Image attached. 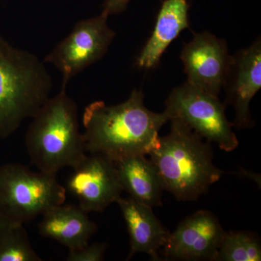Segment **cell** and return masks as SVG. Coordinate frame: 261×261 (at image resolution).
Masks as SVG:
<instances>
[{
	"mask_svg": "<svg viewBox=\"0 0 261 261\" xmlns=\"http://www.w3.org/2000/svg\"><path fill=\"white\" fill-rule=\"evenodd\" d=\"M144 97L141 89H135L121 104L107 106L102 101H95L87 106L82 120L86 152L113 163L148 154L169 117L165 112L147 109Z\"/></svg>",
	"mask_w": 261,
	"mask_h": 261,
	"instance_id": "obj_1",
	"label": "cell"
},
{
	"mask_svg": "<svg viewBox=\"0 0 261 261\" xmlns=\"http://www.w3.org/2000/svg\"><path fill=\"white\" fill-rule=\"evenodd\" d=\"M171 121V129L159 137L149 152L164 190L178 200H197L219 181L222 171L214 163L211 142L196 133L178 118Z\"/></svg>",
	"mask_w": 261,
	"mask_h": 261,
	"instance_id": "obj_2",
	"label": "cell"
},
{
	"mask_svg": "<svg viewBox=\"0 0 261 261\" xmlns=\"http://www.w3.org/2000/svg\"><path fill=\"white\" fill-rule=\"evenodd\" d=\"M67 84L32 117L25 144L31 162L42 172L57 174L73 168L87 156L79 123L78 106L67 93Z\"/></svg>",
	"mask_w": 261,
	"mask_h": 261,
	"instance_id": "obj_3",
	"label": "cell"
},
{
	"mask_svg": "<svg viewBox=\"0 0 261 261\" xmlns=\"http://www.w3.org/2000/svg\"><path fill=\"white\" fill-rule=\"evenodd\" d=\"M53 80L44 63L0 37V139L15 133L50 97Z\"/></svg>",
	"mask_w": 261,
	"mask_h": 261,
	"instance_id": "obj_4",
	"label": "cell"
},
{
	"mask_svg": "<svg viewBox=\"0 0 261 261\" xmlns=\"http://www.w3.org/2000/svg\"><path fill=\"white\" fill-rule=\"evenodd\" d=\"M65 199L56 174L34 172L21 163L0 165V214L12 224L30 222Z\"/></svg>",
	"mask_w": 261,
	"mask_h": 261,
	"instance_id": "obj_5",
	"label": "cell"
},
{
	"mask_svg": "<svg viewBox=\"0 0 261 261\" xmlns=\"http://www.w3.org/2000/svg\"><path fill=\"white\" fill-rule=\"evenodd\" d=\"M169 120L178 118L207 142H214L226 152L239 145L232 123L225 113L226 106L213 95L188 82L173 89L165 102Z\"/></svg>",
	"mask_w": 261,
	"mask_h": 261,
	"instance_id": "obj_6",
	"label": "cell"
},
{
	"mask_svg": "<svg viewBox=\"0 0 261 261\" xmlns=\"http://www.w3.org/2000/svg\"><path fill=\"white\" fill-rule=\"evenodd\" d=\"M108 16L100 13L82 20L70 34L47 55L44 63H51L61 72L63 84L87 67L102 59L116 37L108 24Z\"/></svg>",
	"mask_w": 261,
	"mask_h": 261,
	"instance_id": "obj_7",
	"label": "cell"
},
{
	"mask_svg": "<svg viewBox=\"0 0 261 261\" xmlns=\"http://www.w3.org/2000/svg\"><path fill=\"white\" fill-rule=\"evenodd\" d=\"M192 34L180 56L187 82L219 97L231 62L227 43L208 32Z\"/></svg>",
	"mask_w": 261,
	"mask_h": 261,
	"instance_id": "obj_8",
	"label": "cell"
},
{
	"mask_svg": "<svg viewBox=\"0 0 261 261\" xmlns=\"http://www.w3.org/2000/svg\"><path fill=\"white\" fill-rule=\"evenodd\" d=\"M225 233L212 212L198 211L182 220L160 252L168 260L215 261Z\"/></svg>",
	"mask_w": 261,
	"mask_h": 261,
	"instance_id": "obj_9",
	"label": "cell"
},
{
	"mask_svg": "<svg viewBox=\"0 0 261 261\" xmlns=\"http://www.w3.org/2000/svg\"><path fill=\"white\" fill-rule=\"evenodd\" d=\"M73 170L66 190L88 214L102 212L121 198L123 190L112 161L97 154H87Z\"/></svg>",
	"mask_w": 261,
	"mask_h": 261,
	"instance_id": "obj_10",
	"label": "cell"
},
{
	"mask_svg": "<svg viewBox=\"0 0 261 261\" xmlns=\"http://www.w3.org/2000/svg\"><path fill=\"white\" fill-rule=\"evenodd\" d=\"M261 87V40L257 37L249 47L231 56L224 87V105L235 111L233 126L250 128L254 125L250 103Z\"/></svg>",
	"mask_w": 261,
	"mask_h": 261,
	"instance_id": "obj_11",
	"label": "cell"
},
{
	"mask_svg": "<svg viewBox=\"0 0 261 261\" xmlns=\"http://www.w3.org/2000/svg\"><path fill=\"white\" fill-rule=\"evenodd\" d=\"M117 203L129 235L130 252L127 260L137 253L147 254L152 260H161L160 250L168 241L171 232L156 217L152 207L130 197H121Z\"/></svg>",
	"mask_w": 261,
	"mask_h": 261,
	"instance_id": "obj_12",
	"label": "cell"
},
{
	"mask_svg": "<svg viewBox=\"0 0 261 261\" xmlns=\"http://www.w3.org/2000/svg\"><path fill=\"white\" fill-rule=\"evenodd\" d=\"M188 0H164L156 18L153 32L137 58L142 69H153L161 57L182 31L190 28Z\"/></svg>",
	"mask_w": 261,
	"mask_h": 261,
	"instance_id": "obj_13",
	"label": "cell"
},
{
	"mask_svg": "<svg viewBox=\"0 0 261 261\" xmlns=\"http://www.w3.org/2000/svg\"><path fill=\"white\" fill-rule=\"evenodd\" d=\"M42 216L38 224L39 233L56 240L68 250L85 246L97 231V226L89 219L88 213L79 205L64 202Z\"/></svg>",
	"mask_w": 261,
	"mask_h": 261,
	"instance_id": "obj_14",
	"label": "cell"
},
{
	"mask_svg": "<svg viewBox=\"0 0 261 261\" xmlns=\"http://www.w3.org/2000/svg\"><path fill=\"white\" fill-rule=\"evenodd\" d=\"M145 156H130L114 163L123 191L153 208L162 205L165 190L157 170Z\"/></svg>",
	"mask_w": 261,
	"mask_h": 261,
	"instance_id": "obj_15",
	"label": "cell"
},
{
	"mask_svg": "<svg viewBox=\"0 0 261 261\" xmlns=\"http://www.w3.org/2000/svg\"><path fill=\"white\" fill-rule=\"evenodd\" d=\"M260 240L250 231L226 232L215 261H260Z\"/></svg>",
	"mask_w": 261,
	"mask_h": 261,
	"instance_id": "obj_16",
	"label": "cell"
},
{
	"mask_svg": "<svg viewBox=\"0 0 261 261\" xmlns=\"http://www.w3.org/2000/svg\"><path fill=\"white\" fill-rule=\"evenodd\" d=\"M23 224H12L0 238V261H42Z\"/></svg>",
	"mask_w": 261,
	"mask_h": 261,
	"instance_id": "obj_17",
	"label": "cell"
},
{
	"mask_svg": "<svg viewBox=\"0 0 261 261\" xmlns=\"http://www.w3.org/2000/svg\"><path fill=\"white\" fill-rule=\"evenodd\" d=\"M107 245L105 243L87 244L80 248L69 250L67 261H101L104 260Z\"/></svg>",
	"mask_w": 261,
	"mask_h": 261,
	"instance_id": "obj_18",
	"label": "cell"
},
{
	"mask_svg": "<svg viewBox=\"0 0 261 261\" xmlns=\"http://www.w3.org/2000/svg\"><path fill=\"white\" fill-rule=\"evenodd\" d=\"M130 0H104L102 13L110 15L120 14L126 9Z\"/></svg>",
	"mask_w": 261,
	"mask_h": 261,
	"instance_id": "obj_19",
	"label": "cell"
},
{
	"mask_svg": "<svg viewBox=\"0 0 261 261\" xmlns=\"http://www.w3.org/2000/svg\"><path fill=\"white\" fill-rule=\"evenodd\" d=\"M12 224H13L10 222L8 219H5L3 215L0 214V238L10 228Z\"/></svg>",
	"mask_w": 261,
	"mask_h": 261,
	"instance_id": "obj_20",
	"label": "cell"
}]
</instances>
